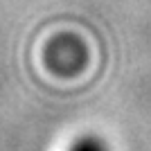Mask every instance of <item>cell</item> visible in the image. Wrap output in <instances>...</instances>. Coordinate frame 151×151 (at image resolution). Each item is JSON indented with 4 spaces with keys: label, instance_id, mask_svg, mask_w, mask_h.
<instances>
[{
    "label": "cell",
    "instance_id": "cell-1",
    "mask_svg": "<svg viewBox=\"0 0 151 151\" xmlns=\"http://www.w3.org/2000/svg\"><path fill=\"white\" fill-rule=\"evenodd\" d=\"M70 151H108L106 142L97 135H83L70 147Z\"/></svg>",
    "mask_w": 151,
    "mask_h": 151
}]
</instances>
